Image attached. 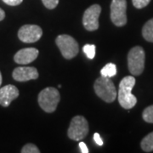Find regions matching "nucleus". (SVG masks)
Returning a JSON list of instances; mask_svg holds the SVG:
<instances>
[{"mask_svg": "<svg viewBox=\"0 0 153 153\" xmlns=\"http://www.w3.org/2000/svg\"><path fill=\"white\" fill-rule=\"evenodd\" d=\"M2 81H3V78H2V74H1V71H0V86L2 84Z\"/></svg>", "mask_w": 153, "mask_h": 153, "instance_id": "nucleus-25", "label": "nucleus"}, {"mask_svg": "<svg viewBox=\"0 0 153 153\" xmlns=\"http://www.w3.org/2000/svg\"><path fill=\"white\" fill-rule=\"evenodd\" d=\"M22 153H39L40 151L38 150V148L33 145L32 143L27 144L26 146H24L22 149Z\"/></svg>", "mask_w": 153, "mask_h": 153, "instance_id": "nucleus-18", "label": "nucleus"}, {"mask_svg": "<svg viewBox=\"0 0 153 153\" xmlns=\"http://www.w3.org/2000/svg\"><path fill=\"white\" fill-rule=\"evenodd\" d=\"M44 5L49 9V10H53L59 4V0H42Z\"/></svg>", "mask_w": 153, "mask_h": 153, "instance_id": "nucleus-20", "label": "nucleus"}, {"mask_svg": "<svg viewBox=\"0 0 153 153\" xmlns=\"http://www.w3.org/2000/svg\"><path fill=\"white\" fill-rule=\"evenodd\" d=\"M4 17H5V12L0 8V22L3 21L4 19Z\"/></svg>", "mask_w": 153, "mask_h": 153, "instance_id": "nucleus-24", "label": "nucleus"}, {"mask_svg": "<svg viewBox=\"0 0 153 153\" xmlns=\"http://www.w3.org/2000/svg\"><path fill=\"white\" fill-rule=\"evenodd\" d=\"M143 119L146 123H153V105L146 107L143 111Z\"/></svg>", "mask_w": 153, "mask_h": 153, "instance_id": "nucleus-16", "label": "nucleus"}, {"mask_svg": "<svg viewBox=\"0 0 153 153\" xmlns=\"http://www.w3.org/2000/svg\"><path fill=\"white\" fill-rule=\"evenodd\" d=\"M79 148H80V150H81V152L82 153L88 152V150L87 146L85 145V143L82 142V141H80V142H79Z\"/></svg>", "mask_w": 153, "mask_h": 153, "instance_id": "nucleus-23", "label": "nucleus"}, {"mask_svg": "<svg viewBox=\"0 0 153 153\" xmlns=\"http://www.w3.org/2000/svg\"><path fill=\"white\" fill-rule=\"evenodd\" d=\"M100 74L102 76L112 77L117 74V66L113 63H108L101 69Z\"/></svg>", "mask_w": 153, "mask_h": 153, "instance_id": "nucleus-15", "label": "nucleus"}, {"mask_svg": "<svg viewBox=\"0 0 153 153\" xmlns=\"http://www.w3.org/2000/svg\"><path fill=\"white\" fill-rule=\"evenodd\" d=\"M135 85V78L133 76L123 77L119 83L118 102L124 109H131L137 103L136 97L132 94V89Z\"/></svg>", "mask_w": 153, "mask_h": 153, "instance_id": "nucleus-1", "label": "nucleus"}, {"mask_svg": "<svg viewBox=\"0 0 153 153\" xmlns=\"http://www.w3.org/2000/svg\"><path fill=\"white\" fill-rule=\"evenodd\" d=\"M43 35V30L37 25H25L20 28L18 38L23 43H35L38 41Z\"/></svg>", "mask_w": 153, "mask_h": 153, "instance_id": "nucleus-9", "label": "nucleus"}, {"mask_svg": "<svg viewBox=\"0 0 153 153\" xmlns=\"http://www.w3.org/2000/svg\"><path fill=\"white\" fill-rule=\"evenodd\" d=\"M94 88L96 94L107 103L113 102L117 98V93L114 83L111 82L110 77L100 76L94 82Z\"/></svg>", "mask_w": 153, "mask_h": 153, "instance_id": "nucleus-2", "label": "nucleus"}, {"mask_svg": "<svg viewBox=\"0 0 153 153\" xmlns=\"http://www.w3.org/2000/svg\"><path fill=\"white\" fill-rule=\"evenodd\" d=\"M88 134V123L82 116H76L71 121L67 131L68 137L75 141H81Z\"/></svg>", "mask_w": 153, "mask_h": 153, "instance_id": "nucleus-5", "label": "nucleus"}, {"mask_svg": "<svg viewBox=\"0 0 153 153\" xmlns=\"http://www.w3.org/2000/svg\"><path fill=\"white\" fill-rule=\"evenodd\" d=\"M94 140L95 141V143L98 145V146H103V140L102 139L100 138V135L98 133H95L94 134Z\"/></svg>", "mask_w": 153, "mask_h": 153, "instance_id": "nucleus-22", "label": "nucleus"}, {"mask_svg": "<svg viewBox=\"0 0 153 153\" xmlns=\"http://www.w3.org/2000/svg\"><path fill=\"white\" fill-rule=\"evenodd\" d=\"M133 5L137 9H142L144 7L147 6L151 0H132Z\"/></svg>", "mask_w": 153, "mask_h": 153, "instance_id": "nucleus-19", "label": "nucleus"}, {"mask_svg": "<svg viewBox=\"0 0 153 153\" xmlns=\"http://www.w3.org/2000/svg\"><path fill=\"white\" fill-rule=\"evenodd\" d=\"M146 54L140 46H135L130 49L128 55V67L132 75L139 76L145 68Z\"/></svg>", "mask_w": 153, "mask_h": 153, "instance_id": "nucleus-4", "label": "nucleus"}, {"mask_svg": "<svg viewBox=\"0 0 153 153\" xmlns=\"http://www.w3.org/2000/svg\"><path fill=\"white\" fill-rule=\"evenodd\" d=\"M13 78L17 82H27L38 78V71L35 67L20 66L16 67L12 73Z\"/></svg>", "mask_w": 153, "mask_h": 153, "instance_id": "nucleus-10", "label": "nucleus"}, {"mask_svg": "<svg viewBox=\"0 0 153 153\" xmlns=\"http://www.w3.org/2000/svg\"><path fill=\"white\" fill-rule=\"evenodd\" d=\"M38 50L35 48H26L19 50L15 55L14 60L17 64L27 65L32 63L38 56Z\"/></svg>", "mask_w": 153, "mask_h": 153, "instance_id": "nucleus-11", "label": "nucleus"}, {"mask_svg": "<svg viewBox=\"0 0 153 153\" xmlns=\"http://www.w3.org/2000/svg\"><path fill=\"white\" fill-rule=\"evenodd\" d=\"M140 146L146 152H151L153 151V132L150 133L141 140Z\"/></svg>", "mask_w": 153, "mask_h": 153, "instance_id": "nucleus-14", "label": "nucleus"}, {"mask_svg": "<svg viewBox=\"0 0 153 153\" xmlns=\"http://www.w3.org/2000/svg\"><path fill=\"white\" fill-rule=\"evenodd\" d=\"M83 52L85 53V55H87L88 59L92 60L94 58L95 55V45L94 44H85L82 48Z\"/></svg>", "mask_w": 153, "mask_h": 153, "instance_id": "nucleus-17", "label": "nucleus"}, {"mask_svg": "<svg viewBox=\"0 0 153 153\" xmlns=\"http://www.w3.org/2000/svg\"><path fill=\"white\" fill-rule=\"evenodd\" d=\"M100 12L101 7L99 4H93L85 10L82 16V24L86 30L93 32L98 29Z\"/></svg>", "mask_w": 153, "mask_h": 153, "instance_id": "nucleus-8", "label": "nucleus"}, {"mask_svg": "<svg viewBox=\"0 0 153 153\" xmlns=\"http://www.w3.org/2000/svg\"><path fill=\"white\" fill-rule=\"evenodd\" d=\"M126 0H112L111 4V20L117 27H123L127 23Z\"/></svg>", "mask_w": 153, "mask_h": 153, "instance_id": "nucleus-7", "label": "nucleus"}, {"mask_svg": "<svg viewBox=\"0 0 153 153\" xmlns=\"http://www.w3.org/2000/svg\"><path fill=\"white\" fill-rule=\"evenodd\" d=\"M142 35L146 41L153 43V18L144 25Z\"/></svg>", "mask_w": 153, "mask_h": 153, "instance_id": "nucleus-13", "label": "nucleus"}, {"mask_svg": "<svg viewBox=\"0 0 153 153\" xmlns=\"http://www.w3.org/2000/svg\"><path fill=\"white\" fill-rule=\"evenodd\" d=\"M18 96L19 90L16 86L12 84L6 85L0 88V105L4 107H7Z\"/></svg>", "mask_w": 153, "mask_h": 153, "instance_id": "nucleus-12", "label": "nucleus"}, {"mask_svg": "<svg viewBox=\"0 0 153 153\" xmlns=\"http://www.w3.org/2000/svg\"><path fill=\"white\" fill-rule=\"evenodd\" d=\"M56 45L60 49L61 55L66 60H71L74 58L78 53V44L74 38L66 35L62 34L58 36L55 39Z\"/></svg>", "mask_w": 153, "mask_h": 153, "instance_id": "nucleus-6", "label": "nucleus"}, {"mask_svg": "<svg viewBox=\"0 0 153 153\" xmlns=\"http://www.w3.org/2000/svg\"><path fill=\"white\" fill-rule=\"evenodd\" d=\"M60 100V93L57 88L49 87L42 90L38 95V104L45 112H54Z\"/></svg>", "mask_w": 153, "mask_h": 153, "instance_id": "nucleus-3", "label": "nucleus"}, {"mask_svg": "<svg viewBox=\"0 0 153 153\" xmlns=\"http://www.w3.org/2000/svg\"><path fill=\"white\" fill-rule=\"evenodd\" d=\"M6 4L10 6H16L21 4L23 0H3Z\"/></svg>", "mask_w": 153, "mask_h": 153, "instance_id": "nucleus-21", "label": "nucleus"}]
</instances>
